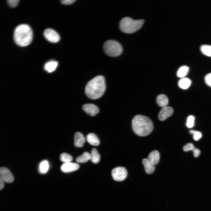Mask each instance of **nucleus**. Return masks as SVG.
<instances>
[{
  "mask_svg": "<svg viewBox=\"0 0 211 211\" xmlns=\"http://www.w3.org/2000/svg\"><path fill=\"white\" fill-rule=\"evenodd\" d=\"M106 89L105 79L101 75L96 76L87 84L85 88L86 95L89 98L96 99L101 97Z\"/></svg>",
  "mask_w": 211,
  "mask_h": 211,
  "instance_id": "obj_1",
  "label": "nucleus"
},
{
  "mask_svg": "<svg viewBox=\"0 0 211 211\" xmlns=\"http://www.w3.org/2000/svg\"><path fill=\"white\" fill-rule=\"evenodd\" d=\"M132 127L134 132L140 136L148 135L154 128L152 122L149 118L140 115L134 117L132 120Z\"/></svg>",
  "mask_w": 211,
  "mask_h": 211,
  "instance_id": "obj_2",
  "label": "nucleus"
},
{
  "mask_svg": "<svg viewBox=\"0 0 211 211\" xmlns=\"http://www.w3.org/2000/svg\"><path fill=\"white\" fill-rule=\"evenodd\" d=\"M13 38L18 45L24 47L29 45L33 39V32L30 27L25 24H22L15 28Z\"/></svg>",
  "mask_w": 211,
  "mask_h": 211,
  "instance_id": "obj_3",
  "label": "nucleus"
},
{
  "mask_svg": "<svg viewBox=\"0 0 211 211\" xmlns=\"http://www.w3.org/2000/svg\"><path fill=\"white\" fill-rule=\"evenodd\" d=\"M143 19L134 20L129 17L122 18L119 23L120 30L126 33H134L139 29L144 23Z\"/></svg>",
  "mask_w": 211,
  "mask_h": 211,
  "instance_id": "obj_4",
  "label": "nucleus"
},
{
  "mask_svg": "<svg viewBox=\"0 0 211 211\" xmlns=\"http://www.w3.org/2000/svg\"><path fill=\"white\" fill-rule=\"evenodd\" d=\"M103 49L106 55L112 57L119 56L123 52V48L121 44L112 40H108L104 43Z\"/></svg>",
  "mask_w": 211,
  "mask_h": 211,
  "instance_id": "obj_5",
  "label": "nucleus"
},
{
  "mask_svg": "<svg viewBox=\"0 0 211 211\" xmlns=\"http://www.w3.org/2000/svg\"><path fill=\"white\" fill-rule=\"evenodd\" d=\"M113 179L117 181H122L127 177V173L125 168L122 167H118L113 169L111 172Z\"/></svg>",
  "mask_w": 211,
  "mask_h": 211,
  "instance_id": "obj_6",
  "label": "nucleus"
},
{
  "mask_svg": "<svg viewBox=\"0 0 211 211\" xmlns=\"http://www.w3.org/2000/svg\"><path fill=\"white\" fill-rule=\"evenodd\" d=\"M44 34L46 39L52 42H57L60 39V36L54 30L50 28H47L45 30Z\"/></svg>",
  "mask_w": 211,
  "mask_h": 211,
  "instance_id": "obj_7",
  "label": "nucleus"
},
{
  "mask_svg": "<svg viewBox=\"0 0 211 211\" xmlns=\"http://www.w3.org/2000/svg\"><path fill=\"white\" fill-rule=\"evenodd\" d=\"M0 177L4 182L8 183L12 182L14 179V177L10 170L4 167L0 168Z\"/></svg>",
  "mask_w": 211,
  "mask_h": 211,
  "instance_id": "obj_8",
  "label": "nucleus"
},
{
  "mask_svg": "<svg viewBox=\"0 0 211 211\" xmlns=\"http://www.w3.org/2000/svg\"><path fill=\"white\" fill-rule=\"evenodd\" d=\"M173 112V109L172 107L170 106L164 107L159 113L158 118L160 120H164L171 116Z\"/></svg>",
  "mask_w": 211,
  "mask_h": 211,
  "instance_id": "obj_9",
  "label": "nucleus"
},
{
  "mask_svg": "<svg viewBox=\"0 0 211 211\" xmlns=\"http://www.w3.org/2000/svg\"><path fill=\"white\" fill-rule=\"evenodd\" d=\"M82 108L86 113L92 116H95L99 112L98 108L93 104H85L83 106Z\"/></svg>",
  "mask_w": 211,
  "mask_h": 211,
  "instance_id": "obj_10",
  "label": "nucleus"
},
{
  "mask_svg": "<svg viewBox=\"0 0 211 211\" xmlns=\"http://www.w3.org/2000/svg\"><path fill=\"white\" fill-rule=\"evenodd\" d=\"M79 167L78 164L70 162L63 164L61 167V169L64 172L69 173L76 170Z\"/></svg>",
  "mask_w": 211,
  "mask_h": 211,
  "instance_id": "obj_11",
  "label": "nucleus"
},
{
  "mask_svg": "<svg viewBox=\"0 0 211 211\" xmlns=\"http://www.w3.org/2000/svg\"><path fill=\"white\" fill-rule=\"evenodd\" d=\"M85 138L83 134L80 132H76L74 136V145L77 147H82L85 142Z\"/></svg>",
  "mask_w": 211,
  "mask_h": 211,
  "instance_id": "obj_12",
  "label": "nucleus"
},
{
  "mask_svg": "<svg viewBox=\"0 0 211 211\" xmlns=\"http://www.w3.org/2000/svg\"><path fill=\"white\" fill-rule=\"evenodd\" d=\"M142 163L145 171L147 174H150L154 172L155 169V165L148 159H143L142 160Z\"/></svg>",
  "mask_w": 211,
  "mask_h": 211,
  "instance_id": "obj_13",
  "label": "nucleus"
},
{
  "mask_svg": "<svg viewBox=\"0 0 211 211\" xmlns=\"http://www.w3.org/2000/svg\"><path fill=\"white\" fill-rule=\"evenodd\" d=\"M148 159L155 165L157 164L160 159L159 152L156 150L152 151L149 155Z\"/></svg>",
  "mask_w": 211,
  "mask_h": 211,
  "instance_id": "obj_14",
  "label": "nucleus"
},
{
  "mask_svg": "<svg viewBox=\"0 0 211 211\" xmlns=\"http://www.w3.org/2000/svg\"><path fill=\"white\" fill-rule=\"evenodd\" d=\"M86 139L87 142L91 145L97 146L100 144L99 140L97 136L94 133H90L88 134Z\"/></svg>",
  "mask_w": 211,
  "mask_h": 211,
  "instance_id": "obj_15",
  "label": "nucleus"
},
{
  "mask_svg": "<svg viewBox=\"0 0 211 211\" xmlns=\"http://www.w3.org/2000/svg\"><path fill=\"white\" fill-rule=\"evenodd\" d=\"M156 101L158 105L160 107H164L168 104L169 100L166 96L162 94L158 95L156 98Z\"/></svg>",
  "mask_w": 211,
  "mask_h": 211,
  "instance_id": "obj_16",
  "label": "nucleus"
},
{
  "mask_svg": "<svg viewBox=\"0 0 211 211\" xmlns=\"http://www.w3.org/2000/svg\"><path fill=\"white\" fill-rule=\"evenodd\" d=\"M58 64V62L54 61H50L46 63L44 66V69L49 73L55 70Z\"/></svg>",
  "mask_w": 211,
  "mask_h": 211,
  "instance_id": "obj_17",
  "label": "nucleus"
},
{
  "mask_svg": "<svg viewBox=\"0 0 211 211\" xmlns=\"http://www.w3.org/2000/svg\"><path fill=\"white\" fill-rule=\"evenodd\" d=\"M90 155V159L93 163L96 164L99 162L100 156L96 149L94 148L92 149Z\"/></svg>",
  "mask_w": 211,
  "mask_h": 211,
  "instance_id": "obj_18",
  "label": "nucleus"
},
{
  "mask_svg": "<svg viewBox=\"0 0 211 211\" xmlns=\"http://www.w3.org/2000/svg\"><path fill=\"white\" fill-rule=\"evenodd\" d=\"M90 159V154L87 152H85L81 155L77 157L76 160L78 162L83 163L87 162Z\"/></svg>",
  "mask_w": 211,
  "mask_h": 211,
  "instance_id": "obj_19",
  "label": "nucleus"
},
{
  "mask_svg": "<svg viewBox=\"0 0 211 211\" xmlns=\"http://www.w3.org/2000/svg\"><path fill=\"white\" fill-rule=\"evenodd\" d=\"M191 83V81L189 79L186 78H184L179 81L178 85L181 89H186L190 86Z\"/></svg>",
  "mask_w": 211,
  "mask_h": 211,
  "instance_id": "obj_20",
  "label": "nucleus"
},
{
  "mask_svg": "<svg viewBox=\"0 0 211 211\" xmlns=\"http://www.w3.org/2000/svg\"><path fill=\"white\" fill-rule=\"evenodd\" d=\"M49 168L48 162L46 160L42 161L40 164L39 170L40 172L42 173H45L48 171Z\"/></svg>",
  "mask_w": 211,
  "mask_h": 211,
  "instance_id": "obj_21",
  "label": "nucleus"
},
{
  "mask_svg": "<svg viewBox=\"0 0 211 211\" xmlns=\"http://www.w3.org/2000/svg\"><path fill=\"white\" fill-rule=\"evenodd\" d=\"M189 67L186 66H183L181 67L178 69L177 75L179 77H183L187 74L189 71Z\"/></svg>",
  "mask_w": 211,
  "mask_h": 211,
  "instance_id": "obj_22",
  "label": "nucleus"
},
{
  "mask_svg": "<svg viewBox=\"0 0 211 211\" xmlns=\"http://www.w3.org/2000/svg\"><path fill=\"white\" fill-rule=\"evenodd\" d=\"M200 50L204 55L211 57V45H203L201 46Z\"/></svg>",
  "mask_w": 211,
  "mask_h": 211,
  "instance_id": "obj_23",
  "label": "nucleus"
},
{
  "mask_svg": "<svg viewBox=\"0 0 211 211\" xmlns=\"http://www.w3.org/2000/svg\"><path fill=\"white\" fill-rule=\"evenodd\" d=\"M60 159L61 161L64 163L71 162L73 159L71 155L65 153H63L60 155Z\"/></svg>",
  "mask_w": 211,
  "mask_h": 211,
  "instance_id": "obj_24",
  "label": "nucleus"
},
{
  "mask_svg": "<svg viewBox=\"0 0 211 211\" xmlns=\"http://www.w3.org/2000/svg\"><path fill=\"white\" fill-rule=\"evenodd\" d=\"M189 132L193 135V139L195 141L198 140L202 137V134L199 131L190 130L189 131Z\"/></svg>",
  "mask_w": 211,
  "mask_h": 211,
  "instance_id": "obj_25",
  "label": "nucleus"
},
{
  "mask_svg": "<svg viewBox=\"0 0 211 211\" xmlns=\"http://www.w3.org/2000/svg\"><path fill=\"white\" fill-rule=\"evenodd\" d=\"M195 118L192 115H190L188 118L186 125L188 127L191 128L194 125V122Z\"/></svg>",
  "mask_w": 211,
  "mask_h": 211,
  "instance_id": "obj_26",
  "label": "nucleus"
},
{
  "mask_svg": "<svg viewBox=\"0 0 211 211\" xmlns=\"http://www.w3.org/2000/svg\"><path fill=\"white\" fill-rule=\"evenodd\" d=\"M195 148L194 145L192 143H189L184 146L183 149L184 151L187 152L190 150L193 151Z\"/></svg>",
  "mask_w": 211,
  "mask_h": 211,
  "instance_id": "obj_27",
  "label": "nucleus"
},
{
  "mask_svg": "<svg viewBox=\"0 0 211 211\" xmlns=\"http://www.w3.org/2000/svg\"><path fill=\"white\" fill-rule=\"evenodd\" d=\"M8 5L11 7H15L17 6L19 2L18 0H8L7 1Z\"/></svg>",
  "mask_w": 211,
  "mask_h": 211,
  "instance_id": "obj_28",
  "label": "nucleus"
},
{
  "mask_svg": "<svg viewBox=\"0 0 211 211\" xmlns=\"http://www.w3.org/2000/svg\"><path fill=\"white\" fill-rule=\"evenodd\" d=\"M205 81L207 85L211 87V73L208 74L205 76Z\"/></svg>",
  "mask_w": 211,
  "mask_h": 211,
  "instance_id": "obj_29",
  "label": "nucleus"
},
{
  "mask_svg": "<svg viewBox=\"0 0 211 211\" xmlns=\"http://www.w3.org/2000/svg\"><path fill=\"white\" fill-rule=\"evenodd\" d=\"M193 155L195 157H197L199 156L201 153L200 150L199 149L195 147L193 150Z\"/></svg>",
  "mask_w": 211,
  "mask_h": 211,
  "instance_id": "obj_30",
  "label": "nucleus"
},
{
  "mask_svg": "<svg viewBox=\"0 0 211 211\" xmlns=\"http://www.w3.org/2000/svg\"><path fill=\"white\" fill-rule=\"evenodd\" d=\"M75 1V0H63L61 1V2L64 4L69 5L73 3Z\"/></svg>",
  "mask_w": 211,
  "mask_h": 211,
  "instance_id": "obj_31",
  "label": "nucleus"
},
{
  "mask_svg": "<svg viewBox=\"0 0 211 211\" xmlns=\"http://www.w3.org/2000/svg\"><path fill=\"white\" fill-rule=\"evenodd\" d=\"M4 186V182L0 177V190L2 189Z\"/></svg>",
  "mask_w": 211,
  "mask_h": 211,
  "instance_id": "obj_32",
  "label": "nucleus"
}]
</instances>
